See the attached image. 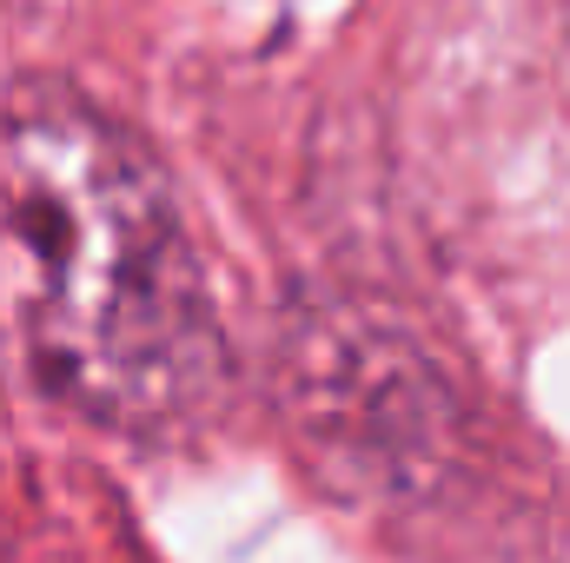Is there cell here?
Segmentation results:
<instances>
[{
    "mask_svg": "<svg viewBox=\"0 0 570 563\" xmlns=\"http://www.w3.org/2000/svg\"><path fill=\"white\" fill-rule=\"evenodd\" d=\"M564 20H570V0H564Z\"/></svg>",
    "mask_w": 570,
    "mask_h": 563,
    "instance_id": "7a4b0ae2",
    "label": "cell"
},
{
    "mask_svg": "<svg viewBox=\"0 0 570 563\" xmlns=\"http://www.w3.org/2000/svg\"><path fill=\"white\" fill-rule=\"evenodd\" d=\"M0 345L73 418L153 437L226 378L206 259L159 152L94 93H0Z\"/></svg>",
    "mask_w": 570,
    "mask_h": 563,
    "instance_id": "6da1fadb",
    "label": "cell"
}]
</instances>
